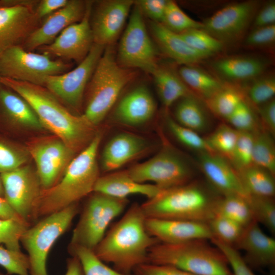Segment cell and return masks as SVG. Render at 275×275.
Wrapping results in <instances>:
<instances>
[{
	"mask_svg": "<svg viewBox=\"0 0 275 275\" xmlns=\"http://www.w3.org/2000/svg\"><path fill=\"white\" fill-rule=\"evenodd\" d=\"M2 84L14 91L30 105L43 128L75 153L85 149L97 132L84 116L70 113L53 94L43 86L0 77Z\"/></svg>",
	"mask_w": 275,
	"mask_h": 275,
	"instance_id": "obj_1",
	"label": "cell"
},
{
	"mask_svg": "<svg viewBox=\"0 0 275 275\" xmlns=\"http://www.w3.org/2000/svg\"><path fill=\"white\" fill-rule=\"evenodd\" d=\"M146 219L141 205L133 203L96 246V255L126 274L133 273L137 266L148 263L150 249L160 241L147 231Z\"/></svg>",
	"mask_w": 275,
	"mask_h": 275,
	"instance_id": "obj_2",
	"label": "cell"
},
{
	"mask_svg": "<svg viewBox=\"0 0 275 275\" xmlns=\"http://www.w3.org/2000/svg\"><path fill=\"white\" fill-rule=\"evenodd\" d=\"M101 139L102 134L97 132L90 144L73 158L63 178L53 186L42 190L37 217L61 210L94 191L100 177L97 155Z\"/></svg>",
	"mask_w": 275,
	"mask_h": 275,
	"instance_id": "obj_3",
	"label": "cell"
},
{
	"mask_svg": "<svg viewBox=\"0 0 275 275\" xmlns=\"http://www.w3.org/2000/svg\"><path fill=\"white\" fill-rule=\"evenodd\" d=\"M221 197L196 182L163 190L141 205L146 218L208 223L216 214Z\"/></svg>",
	"mask_w": 275,
	"mask_h": 275,
	"instance_id": "obj_4",
	"label": "cell"
},
{
	"mask_svg": "<svg viewBox=\"0 0 275 275\" xmlns=\"http://www.w3.org/2000/svg\"><path fill=\"white\" fill-rule=\"evenodd\" d=\"M208 241L159 242L150 249L148 263L172 266L195 275H233L224 254Z\"/></svg>",
	"mask_w": 275,
	"mask_h": 275,
	"instance_id": "obj_5",
	"label": "cell"
},
{
	"mask_svg": "<svg viewBox=\"0 0 275 275\" xmlns=\"http://www.w3.org/2000/svg\"><path fill=\"white\" fill-rule=\"evenodd\" d=\"M135 76L133 69L118 64L113 45L106 47L88 85L84 116L96 127L113 108L121 92Z\"/></svg>",
	"mask_w": 275,
	"mask_h": 275,
	"instance_id": "obj_6",
	"label": "cell"
},
{
	"mask_svg": "<svg viewBox=\"0 0 275 275\" xmlns=\"http://www.w3.org/2000/svg\"><path fill=\"white\" fill-rule=\"evenodd\" d=\"M78 211L77 203L73 204L47 215L25 231L20 242L28 253L30 275H48L46 262L49 252Z\"/></svg>",
	"mask_w": 275,
	"mask_h": 275,
	"instance_id": "obj_7",
	"label": "cell"
},
{
	"mask_svg": "<svg viewBox=\"0 0 275 275\" xmlns=\"http://www.w3.org/2000/svg\"><path fill=\"white\" fill-rule=\"evenodd\" d=\"M128 202L127 199L94 192L73 230L70 248L81 246L94 251L111 223L124 211Z\"/></svg>",
	"mask_w": 275,
	"mask_h": 275,
	"instance_id": "obj_8",
	"label": "cell"
},
{
	"mask_svg": "<svg viewBox=\"0 0 275 275\" xmlns=\"http://www.w3.org/2000/svg\"><path fill=\"white\" fill-rule=\"evenodd\" d=\"M70 67L47 54L27 51L22 45L11 47L0 57V77L43 87L48 76L64 73Z\"/></svg>",
	"mask_w": 275,
	"mask_h": 275,
	"instance_id": "obj_9",
	"label": "cell"
},
{
	"mask_svg": "<svg viewBox=\"0 0 275 275\" xmlns=\"http://www.w3.org/2000/svg\"><path fill=\"white\" fill-rule=\"evenodd\" d=\"M131 10L119 44L116 60L124 68H138L151 74L159 65L158 50L140 10L134 4Z\"/></svg>",
	"mask_w": 275,
	"mask_h": 275,
	"instance_id": "obj_10",
	"label": "cell"
},
{
	"mask_svg": "<svg viewBox=\"0 0 275 275\" xmlns=\"http://www.w3.org/2000/svg\"><path fill=\"white\" fill-rule=\"evenodd\" d=\"M126 170L136 182H153L162 190L187 184L193 177L191 168L186 160L168 147Z\"/></svg>",
	"mask_w": 275,
	"mask_h": 275,
	"instance_id": "obj_11",
	"label": "cell"
},
{
	"mask_svg": "<svg viewBox=\"0 0 275 275\" xmlns=\"http://www.w3.org/2000/svg\"><path fill=\"white\" fill-rule=\"evenodd\" d=\"M4 198L24 220L37 218V211L42 188L36 171L22 166L1 173Z\"/></svg>",
	"mask_w": 275,
	"mask_h": 275,
	"instance_id": "obj_12",
	"label": "cell"
},
{
	"mask_svg": "<svg viewBox=\"0 0 275 275\" xmlns=\"http://www.w3.org/2000/svg\"><path fill=\"white\" fill-rule=\"evenodd\" d=\"M105 48L94 43L76 67L61 74L48 76L44 87L70 106L80 108L85 89Z\"/></svg>",
	"mask_w": 275,
	"mask_h": 275,
	"instance_id": "obj_13",
	"label": "cell"
},
{
	"mask_svg": "<svg viewBox=\"0 0 275 275\" xmlns=\"http://www.w3.org/2000/svg\"><path fill=\"white\" fill-rule=\"evenodd\" d=\"M92 4L87 1L85 14L79 21L65 29L51 43L37 49L49 56L81 62L94 44L90 25Z\"/></svg>",
	"mask_w": 275,
	"mask_h": 275,
	"instance_id": "obj_14",
	"label": "cell"
},
{
	"mask_svg": "<svg viewBox=\"0 0 275 275\" xmlns=\"http://www.w3.org/2000/svg\"><path fill=\"white\" fill-rule=\"evenodd\" d=\"M38 1L21 0L16 5L0 6V57L7 50L21 45L39 26L35 13Z\"/></svg>",
	"mask_w": 275,
	"mask_h": 275,
	"instance_id": "obj_15",
	"label": "cell"
},
{
	"mask_svg": "<svg viewBox=\"0 0 275 275\" xmlns=\"http://www.w3.org/2000/svg\"><path fill=\"white\" fill-rule=\"evenodd\" d=\"M29 150L42 190L51 188L59 181L75 153L58 138L37 141Z\"/></svg>",
	"mask_w": 275,
	"mask_h": 275,
	"instance_id": "obj_16",
	"label": "cell"
},
{
	"mask_svg": "<svg viewBox=\"0 0 275 275\" xmlns=\"http://www.w3.org/2000/svg\"><path fill=\"white\" fill-rule=\"evenodd\" d=\"M258 6L255 1L229 5L207 18L202 29L222 43L235 41L246 30Z\"/></svg>",
	"mask_w": 275,
	"mask_h": 275,
	"instance_id": "obj_17",
	"label": "cell"
},
{
	"mask_svg": "<svg viewBox=\"0 0 275 275\" xmlns=\"http://www.w3.org/2000/svg\"><path fill=\"white\" fill-rule=\"evenodd\" d=\"M133 6L134 1L132 0L97 2L90 17L94 43L105 47L113 45L120 36Z\"/></svg>",
	"mask_w": 275,
	"mask_h": 275,
	"instance_id": "obj_18",
	"label": "cell"
},
{
	"mask_svg": "<svg viewBox=\"0 0 275 275\" xmlns=\"http://www.w3.org/2000/svg\"><path fill=\"white\" fill-rule=\"evenodd\" d=\"M87 2L69 0L63 8L48 15L42 24L25 39L24 49L31 51L51 43L65 29L79 21L83 17Z\"/></svg>",
	"mask_w": 275,
	"mask_h": 275,
	"instance_id": "obj_19",
	"label": "cell"
},
{
	"mask_svg": "<svg viewBox=\"0 0 275 275\" xmlns=\"http://www.w3.org/2000/svg\"><path fill=\"white\" fill-rule=\"evenodd\" d=\"M233 246L245 252L242 257L252 269H267L270 275H274L275 239L265 234L256 221L244 228Z\"/></svg>",
	"mask_w": 275,
	"mask_h": 275,
	"instance_id": "obj_20",
	"label": "cell"
},
{
	"mask_svg": "<svg viewBox=\"0 0 275 275\" xmlns=\"http://www.w3.org/2000/svg\"><path fill=\"white\" fill-rule=\"evenodd\" d=\"M156 102L149 89L140 85L127 92L118 101L111 115L112 121L128 127L144 125L154 117Z\"/></svg>",
	"mask_w": 275,
	"mask_h": 275,
	"instance_id": "obj_21",
	"label": "cell"
},
{
	"mask_svg": "<svg viewBox=\"0 0 275 275\" xmlns=\"http://www.w3.org/2000/svg\"><path fill=\"white\" fill-rule=\"evenodd\" d=\"M148 233L160 242L175 243L214 237L208 223L178 219L146 218Z\"/></svg>",
	"mask_w": 275,
	"mask_h": 275,
	"instance_id": "obj_22",
	"label": "cell"
},
{
	"mask_svg": "<svg viewBox=\"0 0 275 275\" xmlns=\"http://www.w3.org/2000/svg\"><path fill=\"white\" fill-rule=\"evenodd\" d=\"M150 148L145 138L127 132H120L106 144L101 155V167L111 173L138 158Z\"/></svg>",
	"mask_w": 275,
	"mask_h": 275,
	"instance_id": "obj_23",
	"label": "cell"
},
{
	"mask_svg": "<svg viewBox=\"0 0 275 275\" xmlns=\"http://www.w3.org/2000/svg\"><path fill=\"white\" fill-rule=\"evenodd\" d=\"M199 164L207 181L222 196H249L242 186L237 172L225 157L214 153H201Z\"/></svg>",
	"mask_w": 275,
	"mask_h": 275,
	"instance_id": "obj_24",
	"label": "cell"
},
{
	"mask_svg": "<svg viewBox=\"0 0 275 275\" xmlns=\"http://www.w3.org/2000/svg\"><path fill=\"white\" fill-rule=\"evenodd\" d=\"M161 191L154 184L136 182L129 176L126 170H124L112 172L100 176L93 192L119 199H127L131 195L140 194L149 199Z\"/></svg>",
	"mask_w": 275,
	"mask_h": 275,
	"instance_id": "obj_25",
	"label": "cell"
},
{
	"mask_svg": "<svg viewBox=\"0 0 275 275\" xmlns=\"http://www.w3.org/2000/svg\"><path fill=\"white\" fill-rule=\"evenodd\" d=\"M150 31L159 48L168 57L183 65H193L209 57L190 46L178 34L161 23L150 22Z\"/></svg>",
	"mask_w": 275,
	"mask_h": 275,
	"instance_id": "obj_26",
	"label": "cell"
},
{
	"mask_svg": "<svg viewBox=\"0 0 275 275\" xmlns=\"http://www.w3.org/2000/svg\"><path fill=\"white\" fill-rule=\"evenodd\" d=\"M264 59L252 56H232L221 58L212 64L222 78L231 82L253 80L262 75L268 65Z\"/></svg>",
	"mask_w": 275,
	"mask_h": 275,
	"instance_id": "obj_27",
	"label": "cell"
},
{
	"mask_svg": "<svg viewBox=\"0 0 275 275\" xmlns=\"http://www.w3.org/2000/svg\"><path fill=\"white\" fill-rule=\"evenodd\" d=\"M2 85L0 103L9 117L18 124L27 127L37 129L43 128L28 102L13 90L10 91L7 87Z\"/></svg>",
	"mask_w": 275,
	"mask_h": 275,
	"instance_id": "obj_28",
	"label": "cell"
},
{
	"mask_svg": "<svg viewBox=\"0 0 275 275\" xmlns=\"http://www.w3.org/2000/svg\"><path fill=\"white\" fill-rule=\"evenodd\" d=\"M151 75L159 98L166 108L191 94L179 75L171 69L158 65Z\"/></svg>",
	"mask_w": 275,
	"mask_h": 275,
	"instance_id": "obj_29",
	"label": "cell"
},
{
	"mask_svg": "<svg viewBox=\"0 0 275 275\" xmlns=\"http://www.w3.org/2000/svg\"><path fill=\"white\" fill-rule=\"evenodd\" d=\"M174 115V120L178 124L198 133L206 130L209 125L205 109L192 94L179 100Z\"/></svg>",
	"mask_w": 275,
	"mask_h": 275,
	"instance_id": "obj_30",
	"label": "cell"
},
{
	"mask_svg": "<svg viewBox=\"0 0 275 275\" xmlns=\"http://www.w3.org/2000/svg\"><path fill=\"white\" fill-rule=\"evenodd\" d=\"M237 173L249 196L268 198L274 196V176L267 170L252 165Z\"/></svg>",
	"mask_w": 275,
	"mask_h": 275,
	"instance_id": "obj_31",
	"label": "cell"
},
{
	"mask_svg": "<svg viewBox=\"0 0 275 275\" xmlns=\"http://www.w3.org/2000/svg\"><path fill=\"white\" fill-rule=\"evenodd\" d=\"M178 75L187 86L207 99L224 88L215 78L193 65H182Z\"/></svg>",
	"mask_w": 275,
	"mask_h": 275,
	"instance_id": "obj_32",
	"label": "cell"
},
{
	"mask_svg": "<svg viewBox=\"0 0 275 275\" xmlns=\"http://www.w3.org/2000/svg\"><path fill=\"white\" fill-rule=\"evenodd\" d=\"M248 197L239 195L221 197L217 203L216 215L226 217L245 227L255 221Z\"/></svg>",
	"mask_w": 275,
	"mask_h": 275,
	"instance_id": "obj_33",
	"label": "cell"
},
{
	"mask_svg": "<svg viewBox=\"0 0 275 275\" xmlns=\"http://www.w3.org/2000/svg\"><path fill=\"white\" fill-rule=\"evenodd\" d=\"M253 133V165L263 168L274 176L275 146L272 135L265 130H256Z\"/></svg>",
	"mask_w": 275,
	"mask_h": 275,
	"instance_id": "obj_34",
	"label": "cell"
},
{
	"mask_svg": "<svg viewBox=\"0 0 275 275\" xmlns=\"http://www.w3.org/2000/svg\"><path fill=\"white\" fill-rule=\"evenodd\" d=\"M239 131L226 124L219 126L205 138L212 151L230 161L236 145Z\"/></svg>",
	"mask_w": 275,
	"mask_h": 275,
	"instance_id": "obj_35",
	"label": "cell"
},
{
	"mask_svg": "<svg viewBox=\"0 0 275 275\" xmlns=\"http://www.w3.org/2000/svg\"><path fill=\"white\" fill-rule=\"evenodd\" d=\"M70 250L73 256L78 259L84 275H134L123 273L109 267L93 250L81 246L70 248Z\"/></svg>",
	"mask_w": 275,
	"mask_h": 275,
	"instance_id": "obj_36",
	"label": "cell"
},
{
	"mask_svg": "<svg viewBox=\"0 0 275 275\" xmlns=\"http://www.w3.org/2000/svg\"><path fill=\"white\" fill-rule=\"evenodd\" d=\"M206 100L211 111L226 120L243 98L236 90L224 87Z\"/></svg>",
	"mask_w": 275,
	"mask_h": 275,
	"instance_id": "obj_37",
	"label": "cell"
},
{
	"mask_svg": "<svg viewBox=\"0 0 275 275\" xmlns=\"http://www.w3.org/2000/svg\"><path fill=\"white\" fill-rule=\"evenodd\" d=\"M166 124L171 134L183 145L200 153H214L199 133L180 125L169 116L166 117Z\"/></svg>",
	"mask_w": 275,
	"mask_h": 275,
	"instance_id": "obj_38",
	"label": "cell"
},
{
	"mask_svg": "<svg viewBox=\"0 0 275 275\" xmlns=\"http://www.w3.org/2000/svg\"><path fill=\"white\" fill-rule=\"evenodd\" d=\"M166 28L176 33H180L193 29H203V23L188 16L174 1H168L163 18L161 23Z\"/></svg>",
	"mask_w": 275,
	"mask_h": 275,
	"instance_id": "obj_39",
	"label": "cell"
},
{
	"mask_svg": "<svg viewBox=\"0 0 275 275\" xmlns=\"http://www.w3.org/2000/svg\"><path fill=\"white\" fill-rule=\"evenodd\" d=\"M192 48L209 57L220 51L223 43L202 29H193L178 34Z\"/></svg>",
	"mask_w": 275,
	"mask_h": 275,
	"instance_id": "obj_40",
	"label": "cell"
},
{
	"mask_svg": "<svg viewBox=\"0 0 275 275\" xmlns=\"http://www.w3.org/2000/svg\"><path fill=\"white\" fill-rule=\"evenodd\" d=\"M248 202L254 219L275 234V203L273 198L249 195Z\"/></svg>",
	"mask_w": 275,
	"mask_h": 275,
	"instance_id": "obj_41",
	"label": "cell"
},
{
	"mask_svg": "<svg viewBox=\"0 0 275 275\" xmlns=\"http://www.w3.org/2000/svg\"><path fill=\"white\" fill-rule=\"evenodd\" d=\"M208 224L214 238L233 246L239 239L244 228L238 223L219 215H216Z\"/></svg>",
	"mask_w": 275,
	"mask_h": 275,
	"instance_id": "obj_42",
	"label": "cell"
},
{
	"mask_svg": "<svg viewBox=\"0 0 275 275\" xmlns=\"http://www.w3.org/2000/svg\"><path fill=\"white\" fill-rule=\"evenodd\" d=\"M254 133L239 131L236 145L230 160L237 172L253 165Z\"/></svg>",
	"mask_w": 275,
	"mask_h": 275,
	"instance_id": "obj_43",
	"label": "cell"
},
{
	"mask_svg": "<svg viewBox=\"0 0 275 275\" xmlns=\"http://www.w3.org/2000/svg\"><path fill=\"white\" fill-rule=\"evenodd\" d=\"M30 224L13 219H0V243L7 249L20 251L21 238Z\"/></svg>",
	"mask_w": 275,
	"mask_h": 275,
	"instance_id": "obj_44",
	"label": "cell"
},
{
	"mask_svg": "<svg viewBox=\"0 0 275 275\" xmlns=\"http://www.w3.org/2000/svg\"><path fill=\"white\" fill-rule=\"evenodd\" d=\"M0 265L8 274L30 275V261L28 255L0 245Z\"/></svg>",
	"mask_w": 275,
	"mask_h": 275,
	"instance_id": "obj_45",
	"label": "cell"
},
{
	"mask_svg": "<svg viewBox=\"0 0 275 275\" xmlns=\"http://www.w3.org/2000/svg\"><path fill=\"white\" fill-rule=\"evenodd\" d=\"M275 94V78L272 75H261L252 80L248 90L251 102L260 106L273 99Z\"/></svg>",
	"mask_w": 275,
	"mask_h": 275,
	"instance_id": "obj_46",
	"label": "cell"
},
{
	"mask_svg": "<svg viewBox=\"0 0 275 275\" xmlns=\"http://www.w3.org/2000/svg\"><path fill=\"white\" fill-rule=\"evenodd\" d=\"M219 249L226 257L233 275H255L253 269L247 264L238 250L216 238L210 240Z\"/></svg>",
	"mask_w": 275,
	"mask_h": 275,
	"instance_id": "obj_47",
	"label": "cell"
},
{
	"mask_svg": "<svg viewBox=\"0 0 275 275\" xmlns=\"http://www.w3.org/2000/svg\"><path fill=\"white\" fill-rule=\"evenodd\" d=\"M230 126L238 131L254 132L256 129V119L252 108L242 100L226 120Z\"/></svg>",
	"mask_w": 275,
	"mask_h": 275,
	"instance_id": "obj_48",
	"label": "cell"
},
{
	"mask_svg": "<svg viewBox=\"0 0 275 275\" xmlns=\"http://www.w3.org/2000/svg\"><path fill=\"white\" fill-rule=\"evenodd\" d=\"M168 1L166 0H138L134 4L138 7L143 16L151 21L161 23Z\"/></svg>",
	"mask_w": 275,
	"mask_h": 275,
	"instance_id": "obj_49",
	"label": "cell"
},
{
	"mask_svg": "<svg viewBox=\"0 0 275 275\" xmlns=\"http://www.w3.org/2000/svg\"><path fill=\"white\" fill-rule=\"evenodd\" d=\"M26 161L22 154L0 143V172L13 171L22 167Z\"/></svg>",
	"mask_w": 275,
	"mask_h": 275,
	"instance_id": "obj_50",
	"label": "cell"
},
{
	"mask_svg": "<svg viewBox=\"0 0 275 275\" xmlns=\"http://www.w3.org/2000/svg\"><path fill=\"white\" fill-rule=\"evenodd\" d=\"M275 41V25L255 28L248 35L245 43L251 46H265L273 44Z\"/></svg>",
	"mask_w": 275,
	"mask_h": 275,
	"instance_id": "obj_51",
	"label": "cell"
},
{
	"mask_svg": "<svg viewBox=\"0 0 275 275\" xmlns=\"http://www.w3.org/2000/svg\"><path fill=\"white\" fill-rule=\"evenodd\" d=\"M134 275H195L175 267L146 263L137 266Z\"/></svg>",
	"mask_w": 275,
	"mask_h": 275,
	"instance_id": "obj_52",
	"label": "cell"
},
{
	"mask_svg": "<svg viewBox=\"0 0 275 275\" xmlns=\"http://www.w3.org/2000/svg\"><path fill=\"white\" fill-rule=\"evenodd\" d=\"M259 107L260 117L265 130L273 136L275 134V100L272 99Z\"/></svg>",
	"mask_w": 275,
	"mask_h": 275,
	"instance_id": "obj_53",
	"label": "cell"
},
{
	"mask_svg": "<svg viewBox=\"0 0 275 275\" xmlns=\"http://www.w3.org/2000/svg\"><path fill=\"white\" fill-rule=\"evenodd\" d=\"M254 29L274 24L275 3L271 2L266 4L254 18Z\"/></svg>",
	"mask_w": 275,
	"mask_h": 275,
	"instance_id": "obj_54",
	"label": "cell"
},
{
	"mask_svg": "<svg viewBox=\"0 0 275 275\" xmlns=\"http://www.w3.org/2000/svg\"><path fill=\"white\" fill-rule=\"evenodd\" d=\"M69 0H41L35 8V13L39 19L46 17L64 7Z\"/></svg>",
	"mask_w": 275,
	"mask_h": 275,
	"instance_id": "obj_55",
	"label": "cell"
},
{
	"mask_svg": "<svg viewBox=\"0 0 275 275\" xmlns=\"http://www.w3.org/2000/svg\"><path fill=\"white\" fill-rule=\"evenodd\" d=\"M0 219H13L29 224L12 208L5 198L0 196Z\"/></svg>",
	"mask_w": 275,
	"mask_h": 275,
	"instance_id": "obj_56",
	"label": "cell"
},
{
	"mask_svg": "<svg viewBox=\"0 0 275 275\" xmlns=\"http://www.w3.org/2000/svg\"><path fill=\"white\" fill-rule=\"evenodd\" d=\"M65 275H84L81 264L76 257L68 260Z\"/></svg>",
	"mask_w": 275,
	"mask_h": 275,
	"instance_id": "obj_57",
	"label": "cell"
},
{
	"mask_svg": "<svg viewBox=\"0 0 275 275\" xmlns=\"http://www.w3.org/2000/svg\"><path fill=\"white\" fill-rule=\"evenodd\" d=\"M0 196L4 197V190L0 175Z\"/></svg>",
	"mask_w": 275,
	"mask_h": 275,
	"instance_id": "obj_58",
	"label": "cell"
},
{
	"mask_svg": "<svg viewBox=\"0 0 275 275\" xmlns=\"http://www.w3.org/2000/svg\"><path fill=\"white\" fill-rule=\"evenodd\" d=\"M0 275H5V274L0 272Z\"/></svg>",
	"mask_w": 275,
	"mask_h": 275,
	"instance_id": "obj_59",
	"label": "cell"
}]
</instances>
